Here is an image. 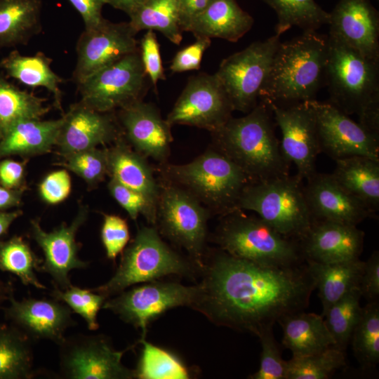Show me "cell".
I'll return each mask as SVG.
<instances>
[{
  "label": "cell",
  "mask_w": 379,
  "mask_h": 379,
  "mask_svg": "<svg viewBox=\"0 0 379 379\" xmlns=\"http://www.w3.org/2000/svg\"><path fill=\"white\" fill-rule=\"evenodd\" d=\"M201 271L193 308L217 325L258 337L283 317L304 311L315 289L306 262L265 265L218 248Z\"/></svg>",
  "instance_id": "6da1fadb"
},
{
  "label": "cell",
  "mask_w": 379,
  "mask_h": 379,
  "mask_svg": "<svg viewBox=\"0 0 379 379\" xmlns=\"http://www.w3.org/2000/svg\"><path fill=\"white\" fill-rule=\"evenodd\" d=\"M269 103L260 99L244 117H231L211 133L213 145L235 163L253 182L289 175L291 164L280 147Z\"/></svg>",
  "instance_id": "7a4b0ae2"
},
{
  "label": "cell",
  "mask_w": 379,
  "mask_h": 379,
  "mask_svg": "<svg viewBox=\"0 0 379 379\" xmlns=\"http://www.w3.org/2000/svg\"><path fill=\"white\" fill-rule=\"evenodd\" d=\"M328 54V34L317 31L280 42L260 99L278 105L315 100L325 85Z\"/></svg>",
  "instance_id": "3957f363"
},
{
  "label": "cell",
  "mask_w": 379,
  "mask_h": 379,
  "mask_svg": "<svg viewBox=\"0 0 379 379\" xmlns=\"http://www.w3.org/2000/svg\"><path fill=\"white\" fill-rule=\"evenodd\" d=\"M325 73L329 103L379 136V60L367 58L328 35Z\"/></svg>",
  "instance_id": "277c9868"
},
{
  "label": "cell",
  "mask_w": 379,
  "mask_h": 379,
  "mask_svg": "<svg viewBox=\"0 0 379 379\" xmlns=\"http://www.w3.org/2000/svg\"><path fill=\"white\" fill-rule=\"evenodd\" d=\"M161 178L184 189L213 215L237 210L239 199L251 179L213 146L185 164H159Z\"/></svg>",
  "instance_id": "5b68a950"
},
{
  "label": "cell",
  "mask_w": 379,
  "mask_h": 379,
  "mask_svg": "<svg viewBox=\"0 0 379 379\" xmlns=\"http://www.w3.org/2000/svg\"><path fill=\"white\" fill-rule=\"evenodd\" d=\"M220 217L213 241L230 255L271 266L305 262L300 242L283 236L259 216L236 210Z\"/></svg>",
  "instance_id": "8992f818"
},
{
  "label": "cell",
  "mask_w": 379,
  "mask_h": 379,
  "mask_svg": "<svg viewBox=\"0 0 379 379\" xmlns=\"http://www.w3.org/2000/svg\"><path fill=\"white\" fill-rule=\"evenodd\" d=\"M195 267H198L161 239L155 226H142L122 251L114 274L104 284L91 289L109 298L128 287L164 276H193Z\"/></svg>",
  "instance_id": "52a82bcc"
},
{
  "label": "cell",
  "mask_w": 379,
  "mask_h": 379,
  "mask_svg": "<svg viewBox=\"0 0 379 379\" xmlns=\"http://www.w3.org/2000/svg\"><path fill=\"white\" fill-rule=\"evenodd\" d=\"M237 210L251 211L283 236L300 241L314 219L303 180L296 175L253 182L244 190Z\"/></svg>",
  "instance_id": "ba28073f"
},
{
  "label": "cell",
  "mask_w": 379,
  "mask_h": 379,
  "mask_svg": "<svg viewBox=\"0 0 379 379\" xmlns=\"http://www.w3.org/2000/svg\"><path fill=\"white\" fill-rule=\"evenodd\" d=\"M156 226L171 241L184 248L201 270L211 212L191 194L161 178Z\"/></svg>",
  "instance_id": "9c48e42d"
},
{
  "label": "cell",
  "mask_w": 379,
  "mask_h": 379,
  "mask_svg": "<svg viewBox=\"0 0 379 379\" xmlns=\"http://www.w3.org/2000/svg\"><path fill=\"white\" fill-rule=\"evenodd\" d=\"M148 77L139 49L105 66L77 84L81 102L101 112H114L142 100Z\"/></svg>",
  "instance_id": "30bf717a"
},
{
  "label": "cell",
  "mask_w": 379,
  "mask_h": 379,
  "mask_svg": "<svg viewBox=\"0 0 379 379\" xmlns=\"http://www.w3.org/2000/svg\"><path fill=\"white\" fill-rule=\"evenodd\" d=\"M280 42V36L274 34L222 60L215 74L234 111L246 114L257 105Z\"/></svg>",
  "instance_id": "8fae6325"
},
{
  "label": "cell",
  "mask_w": 379,
  "mask_h": 379,
  "mask_svg": "<svg viewBox=\"0 0 379 379\" xmlns=\"http://www.w3.org/2000/svg\"><path fill=\"white\" fill-rule=\"evenodd\" d=\"M59 347V376L66 379H133L134 370L121 362L132 347L117 351L103 334L65 337Z\"/></svg>",
  "instance_id": "7c38bea8"
},
{
  "label": "cell",
  "mask_w": 379,
  "mask_h": 379,
  "mask_svg": "<svg viewBox=\"0 0 379 379\" xmlns=\"http://www.w3.org/2000/svg\"><path fill=\"white\" fill-rule=\"evenodd\" d=\"M199 291V285L186 286L175 282L153 281L107 298L102 308L140 328L142 339L145 338L148 324L166 310L178 306L194 307Z\"/></svg>",
  "instance_id": "4fadbf2b"
},
{
  "label": "cell",
  "mask_w": 379,
  "mask_h": 379,
  "mask_svg": "<svg viewBox=\"0 0 379 379\" xmlns=\"http://www.w3.org/2000/svg\"><path fill=\"white\" fill-rule=\"evenodd\" d=\"M233 111L216 75L199 73L188 79L166 120L171 126L187 125L212 133L232 117Z\"/></svg>",
  "instance_id": "5bb4252c"
},
{
  "label": "cell",
  "mask_w": 379,
  "mask_h": 379,
  "mask_svg": "<svg viewBox=\"0 0 379 379\" xmlns=\"http://www.w3.org/2000/svg\"><path fill=\"white\" fill-rule=\"evenodd\" d=\"M267 102L281 133L280 147L284 157L295 166V175L300 180H307L317 173L316 160L321 152L312 107L307 101L289 105Z\"/></svg>",
  "instance_id": "9a60e30c"
},
{
  "label": "cell",
  "mask_w": 379,
  "mask_h": 379,
  "mask_svg": "<svg viewBox=\"0 0 379 379\" xmlns=\"http://www.w3.org/2000/svg\"><path fill=\"white\" fill-rule=\"evenodd\" d=\"M307 102L314 112L321 152L334 161L356 156L379 161V136L328 102Z\"/></svg>",
  "instance_id": "2e32d148"
},
{
  "label": "cell",
  "mask_w": 379,
  "mask_h": 379,
  "mask_svg": "<svg viewBox=\"0 0 379 379\" xmlns=\"http://www.w3.org/2000/svg\"><path fill=\"white\" fill-rule=\"evenodd\" d=\"M136 34L128 22L115 23L105 18L97 26L85 29L76 45L73 81L77 84L98 69L137 51Z\"/></svg>",
  "instance_id": "e0dca14e"
},
{
  "label": "cell",
  "mask_w": 379,
  "mask_h": 379,
  "mask_svg": "<svg viewBox=\"0 0 379 379\" xmlns=\"http://www.w3.org/2000/svg\"><path fill=\"white\" fill-rule=\"evenodd\" d=\"M88 213L87 208L81 207L71 224L62 223L51 232L44 230L38 219L30 221L32 237L44 255L39 272L48 274L55 288H67L72 285L69 272L88 266L79 257V245L76 241L77 232Z\"/></svg>",
  "instance_id": "ac0fdd59"
},
{
  "label": "cell",
  "mask_w": 379,
  "mask_h": 379,
  "mask_svg": "<svg viewBox=\"0 0 379 379\" xmlns=\"http://www.w3.org/2000/svg\"><path fill=\"white\" fill-rule=\"evenodd\" d=\"M8 302L3 308L6 318L33 343L47 340L59 345L67 329L77 324L72 310L53 297L18 300L13 295Z\"/></svg>",
  "instance_id": "d6986e66"
},
{
  "label": "cell",
  "mask_w": 379,
  "mask_h": 379,
  "mask_svg": "<svg viewBox=\"0 0 379 379\" xmlns=\"http://www.w3.org/2000/svg\"><path fill=\"white\" fill-rule=\"evenodd\" d=\"M56 146L65 157L113 143L123 133L114 112L94 110L79 101L62 117Z\"/></svg>",
  "instance_id": "ffe728a7"
},
{
  "label": "cell",
  "mask_w": 379,
  "mask_h": 379,
  "mask_svg": "<svg viewBox=\"0 0 379 379\" xmlns=\"http://www.w3.org/2000/svg\"><path fill=\"white\" fill-rule=\"evenodd\" d=\"M117 117L133 149L159 164L167 162L173 142L172 126L154 105L139 100L118 109Z\"/></svg>",
  "instance_id": "44dd1931"
},
{
  "label": "cell",
  "mask_w": 379,
  "mask_h": 379,
  "mask_svg": "<svg viewBox=\"0 0 379 379\" xmlns=\"http://www.w3.org/2000/svg\"><path fill=\"white\" fill-rule=\"evenodd\" d=\"M328 25V35L379 60V13L371 0H339L330 13Z\"/></svg>",
  "instance_id": "7402d4cb"
},
{
  "label": "cell",
  "mask_w": 379,
  "mask_h": 379,
  "mask_svg": "<svg viewBox=\"0 0 379 379\" xmlns=\"http://www.w3.org/2000/svg\"><path fill=\"white\" fill-rule=\"evenodd\" d=\"M304 192L314 220L356 225L375 213L347 192L331 174L316 173L305 180Z\"/></svg>",
  "instance_id": "603a6c76"
},
{
  "label": "cell",
  "mask_w": 379,
  "mask_h": 379,
  "mask_svg": "<svg viewBox=\"0 0 379 379\" xmlns=\"http://www.w3.org/2000/svg\"><path fill=\"white\" fill-rule=\"evenodd\" d=\"M364 235L356 225L314 220L299 242L305 262L333 263L359 259Z\"/></svg>",
  "instance_id": "cb8c5ba5"
},
{
  "label": "cell",
  "mask_w": 379,
  "mask_h": 379,
  "mask_svg": "<svg viewBox=\"0 0 379 379\" xmlns=\"http://www.w3.org/2000/svg\"><path fill=\"white\" fill-rule=\"evenodd\" d=\"M107 152L110 178L142 194L157 207L159 182L147 158L133 149L123 134Z\"/></svg>",
  "instance_id": "d4e9b609"
},
{
  "label": "cell",
  "mask_w": 379,
  "mask_h": 379,
  "mask_svg": "<svg viewBox=\"0 0 379 379\" xmlns=\"http://www.w3.org/2000/svg\"><path fill=\"white\" fill-rule=\"evenodd\" d=\"M254 20L237 0H211L190 23L187 31L195 37L220 38L237 42L253 27Z\"/></svg>",
  "instance_id": "484cf974"
},
{
  "label": "cell",
  "mask_w": 379,
  "mask_h": 379,
  "mask_svg": "<svg viewBox=\"0 0 379 379\" xmlns=\"http://www.w3.org/2000/svg\"><path fill=\"white\" fill-rule=\"evenodd\" d=\"M62 117L54 120L26 119L0 136V160L10 156L29 157L47 153L56 145Z\"/></svg>",
  "instance_id": "4316f807"
},
{
  "label": "cell",
  "mask_w": 379,
  "mask_h": 379,
  "mask_svg": "<svg viewBox=\"0 0 379 379\" xmlns=\"http://www.w3.org/2000/svg\"><path fill=\"white\" fill-rule=\"evenodd\" d=\"M278 323L283 330L282 344L293 357L319 353L334 346L321 314L301 311L283 317Z\"/></svg>",
  "instance_id": "83f0119b"
},
{
  "label": "cell",
  "mask_w": 379,
  "mask_h": 379,
  "mask_svg": "<svg viewBox=\"0 0 379 379\" xmlns=\"http://www.w3.org/2000/svg\"><path fill=\"white\" fill-rule=\"evenodd\" d=\"M331 173L351 195L372 212L379 210V161L365 157H350L335 160Z\"/></svg>",
  "instance_id": "f1b7e54d"
},
{
  "label": "cell",
  "mask_w": 379,
  "mask_h": 379,
  "mask_svg": "<svg viewBox=\"0 0 379 379\" xmlns=\"http://www.w3.org/2000/svg\"><path fill=\"white\" fill-rule=\"evenodd\" d=\"M322 304L328 309L354 288H359L365 262L359 259L333 263L306 262Z\"/></svg>",
  "instance_id": "f546056e"
},
{
  "label": "cell",
  "mask_w": 379,
  "mask_h": 379,
  "mask_svg": "<svg viewBox=\"0 0 379 379\" xmlns=\"http://www.w3.org/2000/svg\"><path fill=\"white\" fill-rule=\"evenodd\" d=\"M41 0H0V49L27 44L42 30Z\"/></svg>",
  "instance_id": "4dcf8cb0"
},
{
  "label": "cell",
  "mask_w": 379,
  "mask_h": 379,
  "mask_svg": "<svg viewBox=\"0 0 379 379\" xmlns=\"http://www.w3.org/2000/svg\"><path fill=\"white\" fill-rule=\"evenodd\" d=\"M52 59L43 52L33 55H23L13 50L0 61V67L8 77L18 80L21 84L32 87H44L52 95L54 105L62 111L60 84L63 79L51 68Z\"/></svg>",
  "instance_id": "1f68e13d"
},
{
  "label": "cell",
  "mask_w": 379,
  "mask_h": 379,
  "mask_svg": "<svg viewBox=\"0 0 379 379\" xmlns=\"http://www.w3.org/2000/svg\"><path fill=\"white\" fill-rule=\"evenodd\" d=\"M32 343L15 326L0 323V379H32L39 374Z\"/></svg>",
  "instance_id": "d6a6232c"
},
{
  "label": "cell",
  "mask_w": 379,
  "mask_h": 379,
  "mask_svg": "<svg viewBox=\"0 0 379 379\" xmlns=\"http://www.w3.org/2000/svg\"><path fill=\"white\" fill-rule=\"evenodd\" d=\"M128 16L137 33L156 30L176 45L182 39L178 0H143Z\"/></svg>",
  "instance_id": "836d02e7"
},
{
  "label": "cell",
  "mask_w": 379,
  "mask_h": 379,
  "mask_svg": "<svg viewBox=\"0 0 379 379\" xmlns=\"http://www.w3.org/2000/svg\"><path fill=\"white\" fill-rule=\"evenodd\" d=\"M46 102L0 75V136L19 121L41 119L50 110Z\"/></svg>",
  "instance_id": "e575fe53"
},
{
  "label": "cell",
  "mask_w": 379,
  "mask_h": 379,
  "mask_svg": "<svg viewBox=\"0 0 379 379\" xmlns=\"http://www.w3.org/2000/svg\"><path fill=\"white\" fill-rule=\"evenodd\" d=\"M277 13L275 34L281 36L292 27L303 31H317L328 25L330 13L314 0H263Z\"/></svg>",
  "instance_id": "d590c367"
},
{
  "label": "cell",
  "mask_w": 379,
  "mask_h": 379,
  "mask_svg": "<svg viewBox=\"0 0 379 379\" xmlns=\"http://www.w3.org/2000/svg\"><path fill=\"white\" fill-rule=\"evenodd\" d=\"M42 260L22 237L15 235L7 240L0 239V270L13 274L23 285L47 289L36 273Z\"/></svg>",
  "instance_id": "8d00e7d4"
},
{
  "label": "cell",
  "mask_w": 379,
  "mask_h": 379,
  "mask_svg": "<svg viewBox=\"0 0 379 379\" xmlns=\"http://www.w3.org/2000/svg\"><path fill=\"white\" fill-rule=\"evenodd\" d=\"M361 293L354 288L332 305L323 316L334 340V347L345 351L362 311Z\"/></svg>",
  "instance_id": "74e56055"
},
{
  "label": "cell",
  "mask_w": 379,
  "mask_h": 379,
  "mask_svg": "<svg viewBox=\"0 0 379 379\" xmlns=\"http://www.w3.org/2000/svg\"><path fill=\"white\" fill-rule=\"evenodd\" d=\"M350 343L357 361L364 369H371L379 361V301L362 307L360 319Z\"/></svg>",
  "instance_id": "f35d334b"
},
{
  "label": "cell",
  "mask_w": 379,
  "mask_h": 379,
  "mask_svg": "<svg viewBox=\"0 0 379 379\" xmlns=\"http://www.w3.org/2000/svg\"><path fill=\"white\" fill-rule=\"evenodd\" d=\"M141 355L135 371L140 379H187L189 372L181 361L172 353L140 338Z\"/></svg>",
  "instance_id": "ab89813d"
},
{
  "label": "cell",
  "mask_w": 379,
  "mask_h": 379,
  "mask_svg": "<svg viewBox=\"0 0 379 379\" xmlns=\"http://www.w3.org/2000/svg\"><path fill=\"white\" fill-rule=\"evenodd\" d=\"M345 364V352L334 347L310 355L292 357L287 361L286 379H327Z\"/></svg>",
  "instance_id": "60d3db41"
},
{
  "label": "cell",
  "mask_w": 379,
  "mask_h": 379,
  "mask_svg": "<svg viewBox=\"0 0 379 379\" xmlns=\"http://www.w3.org/2000/svg\"><path fill=\"white\" fill-rule=\"evenodd\" d=\"M50 295L64 302L73 312L81 317L89 330L99 328L98 314L107 299L104 295L91 288H82L72 284L64 290L54 287Z\"/></svg>",
  "instance_id": "b9f144b4"
},
{
  "label": "cell",
  "mask_w": 379,
  "mask_h": 379,
  "mask_svg": "<svg viewBox=\"0 0 379 379\" xmlns=\"http://www.w3.org/2000/svg\"><path fill=\"white\" fill-rule=\"evenodd\" d=\"M65 159L63 166L82 178L91 187L97 186L108 175L107 148L88 149Z\"/></svg>",
  "instance_id": "7bdbcfd3"
},
{
  "label": "cell",
  "mask_w": 379,
  "mask_h": 379,
  "mask_svg": "<svg viewBox=\"0 0 379 379\" xmlns=\"http://www.w3.org/2000/svg\"><path fill=\"white\" fill-rule=\"evenodd\" d=\"M108 190L112 197L132 220H136L139 215H142L149 224L156 227L157 207L145 196L111 178L108 182Z\"/></svg>",
  "instance_id": "ee69618b"
},
{
  "label": "cell",
  "mask_w": 379,
  "mask_h": 379,
  "mask_svg": "<svg viewBox=\"0 0 379 379\" xmlns=\"http://www.w3.org/2000/svg\"><path fill=\"white\" fill-rule=\"evenodd\" d=\"M258 338L262 347L260 367L249 378L286 379L287 361L281 357L272 328L262 331Z\"/></svg>",
  "instance_id": "f6af8a7d"
},
{
  "label": "cell",
  "mask_w": 379,
  "mask_h": 379,
  "mask_svg": "<svg viewBox=\"0 0 379 379\" xmlns=\"http://www.w3.org/2000/svg\"><path fill=\"white\" fill-rule=\"evenodd\" d=\"M100 235L107 257L114 260L130 239L127 222L119 215L105 214Z\"/></svg>",
  "instance_id": "bcb514c9"
},
{
  "label": "cell",
  "mask_w": 379,
  "mask_h": 379,
  "mask_svg": "<svg viewBox=\"0 0 379 379\" xmlns=\"http://www.w3.org/2000/svg\"><path fill=\"white\" fill-rule=\"evenodd\" d=\"M139 51L146 75L154 88L159 80L166 79L160 46L156 34L147 30L139 43Z\"/></svg>",
  "instance_id": "7dc6e473"
},
{
  "label": "cell",
  "mask_w": 379,
  "mask_h": 379,
  "mask_svg": "<svg viewBox=\"0 0 379 379\" xmlns=\"http://www.w3.org/2000/svg\"><path fill=\"white\" fill-rule=\"evenodd\" d=\"M71 178L65 169L48 174L39 186L41 199L48 204H57L67 198L71 192Z\"/></svg>",
  "instance_id": "c3c4849f"
},
{
  "label": "cell",
  "mask_w": 379,
  "mask_h": 379,
  "mask_svg": "<svg viewBox=\"0 0 379 379\" xmlns=\"http://www.w3.org/2000/svg\"><path fill=\"white\" fill-rule=\"evenodd\" d=\"M211 44L210 38L197 36L193 44L176 53L170 65L171 72L180 73L199 69L203 55Z\"/></svg>",
  "instance_id": "681fc988"
},
{
  "label": "cell",
  "mask_w": 379,
  "mask_h": 379,
  "mask_svg": "<svg viewBox=\"0 0 379 379\" xmlns=\"http://www.w3.org/2000/svg\"><path fill=\"white\" fill-rule=\"evenodd\" d=\"M359 288L368 302L379 299V252L374 251L365 262Z\"/></svg>",
  "instance_id": "f907efd6"
},
{
  "label": "cell",
  "mask_w": 379,
  "mask_h": 379,
  "mask_svg": "<svg viewBox=\"0 0 379 379\" xmlns=\"http://www.w3.org/2000/svg\"><path fill=\"white\" fill-rule=\"evenodd\" d=\"M25 163L11 159L0 160V185L9 189H24Z\"/></svg>",
  "instance_id": "816d5d0a"
},
{
  "label": "cell",
  "mask_w": 379,
  "mask_h": 379,
  "mask_svg": "<svg viewBox=\"0 0 379 379\" xmlns=\"http://www.w3.org/2000/svg\"><path fill=\"white\" fill-rule=\"evenodd\" d=\"M68 1L80 14L84 22L85 29L94 27L104 20L102 9L104 5L108 4V0Z\"/></svg>",
  "instance_id": "f5cc1de1"
},
{
  "label": "cell",
  "mask_w": 379,
  "mask_h": 379,
  "mask_svg": "<svg viewBox=\"0 0 379 379\" xmlns=\"http://www.w3.org/2000/svg\"><path fill=\"white\" fill-rule=\"evenodd\" d=\"M211 0H178L180 24L182 32H187L192 21L208 5Z\"/></svg>",
  "instance_id": "db71d44e"
},
{
  "label": "cell",
  "mask_w": 379,
  "mask_h": 379,
  "mask_svg": "<svg viewBox=\"0 0 379 379\" xmlns=\"http://www.w3.org/2000/svg\"><path fill=\"white\" fill-rule=\"evenodd\" d=\"M24 189H9L0 185V210L7 211L20 206Z\"/></svg>",
  "instance_id": "11a10c76"
},
{
  "label": "cell",
  "mask_w": 379,
  "mask_h": 379,
  "mask_svg": "<svg viewBox=\"0 0 379 379\" xmlns=\"http://www.w3.org/2000/svg\"><path fill=\"white\" fill-rule=\"evenodd\" d=\"M22 214L21 210L11 211L0 210V237L5 234L11 224Z\"/></svg>",
  "instance_id": "9f6ffc18"
},
{
  "label": "cell",
  "mask_w": 379,
  "mask_h": 379,
  "mask_svg": "<svg viewBox=\"0 0 379 379\" xmlns=\"http://www.w3.org/2000/svg\"><path fill=\"white\" fill-rule=\"evenodd\" d=\"M143 0H108V4L116 9L124 11L128 15Z\"/></svg>",
  "instance_id": "6f0895ef"
},
{
  "label": "cell",
  "mask_w": 379,
  "mask_h": 379,
  "mask_svg": "<svg viewBox=\"0 0 379 379\" xmlns=\"http://www.w3.org/2000/svg\"><path fill=\"white\" fill-rule=\"evenodd\" d=\"M14 294V288L10 281H6L0 278V310L5 302H8Z\"/></svg>",
  "instance_id": "680465c9"
}]
</instances>
